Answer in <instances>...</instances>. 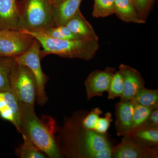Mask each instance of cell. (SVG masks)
I'll list each match as a JSON object with an SVG mask.
<instances>
[{
	"instance_id": "6da1fadb",
	"label": "cell",
	"mask_w": 158,
	"mask_h": 158,
	"mask_svg": "<svg viewBox=\"0 0 158 158\" xmlns=\"http://www.w3.org/2000/svg\"><path fill=\"white\" fill-rule=\"evenodd\" d=\"M86 111L67 119L60 131L59 145L62 156L73 158H112L113 146L107 134L83 127Z\"/></svg>"
},
{
	"instance_id": "7a4b0ae2",
	"label": "cell",
	"mask_w": 158,
	"mask_h": 158,
	"mask_svg": "<svg viewBox=\"0 0 158 158\" xmlns=\"http://www.w3.org/2000/svg\"><path fill=\"white\" fill-rule=\"evenodd\" d=\"M21 31L39 41L43 48L41 58L53 54L68 59L89 60L94 58L99 48L98 39H58L49 37L41 32Z\"/></svg>"
},
{
	"instance_id": "3957f363",
	"label": "cell",
	"mask_w": 158,
	"mask_h": 158,
	"mask_svg": "<svg viewBox=\"0 0 158 158\" xmlns=\"http://www.w3.org/2000/svg\"><path fill=\"white\" fill-rule=\"evenodd\" d=\"M20 106L21 113L20 133L28 138L47 156L62 157L59 144L52 132L35 114L34 107Z\"/></svg>"
},
{
	"instance_id": "277c9868",
	"label": "cell",
	"mask_w": 158,
	"mask_h": 158,
	"mask_svg": "<svg viewBox=\"0 0 158 158\" xmlns=\"http://www.w3.org/2000/svg\"><path fill=\"white\" fill-rule=\"evenodd\" d=\"M19 7L21 31L40 32L54 27L49 0H21Z\"/></svg>"
},
{
	"instance_id": "5b68a950",
	"label": "cell",
	"mask_w": 158,
	"mask_h": 158,
	"mask_svg": "<svg viewBox=\"0 0 158 158\" xmlns=\"http://www.w3.org/2000/svg\"><path fill=\"white\" fill-rule=\"evenodd\" d=\"M11 88L20 106L34 107L37 100V83L34 75L27 66L16 62L11 74Z\"/></svg>"
},
{
	"instance_id": "8992f818",
	"label": "cell",
	"mask_w": 158,
	"mask_h": 158,
	"mask_svg": "<svg viewBox=\"0 0 158 158\" xmlns=\"http://www.w3.org/2000/svg\"><path fill=\"white\" fill-rule=\"evenodd\" d=\"M41 45L35 39L31 47L22 55L14 58L18 64L27 66L34 75L37 85V102L43 106L47 101L45 86L47 81V76L43 71L41 68Z\"/></svg>"
},
{
	"instance_id": "52a82bcc",
	"label": "cell",
	"mask_w": 158,
	"mask_h": 158,
	"mask_svg": "<svg viewBox=\"0 0 158 158\" xmlns=\"http://www.w3.org/2000/svg\"><path fill=\"white\" fill-rule=\"evenodd\" d=\"M35 39L21 31L0 30V57L14 58L22 55Z\"/></svg>"
},
{
	"instance_id": "ba28073f",
	"label": "cell",
	"mask_w": 158,
	"mask_h": 158,
	"mask_svg": "<svg viewBox=\"0 0 158 158\" xmlns=\"http://www.w3.org/2000/svg\"><path fill=\"white\" fill-rule=\"evenodd\" d=\"M121 142L114 146L112 158H157L158 148H148L136 143L128 135L123 136Z\"/></svg>"
},
{
	"instance_id": "9c48e42d",
	"label": "cell",
	"mask_w": 158,
	"mask_h": 158,
	"mask_svg": "<svg viewBox=\"0 0 158 158\" xmlns=\"http://www.w3.org/2000/svg\"><path fill=\"white\" fill-rule=\"evenodd\" d=\"M115 71V68L107 67L104 70L93 71L88 75L85 83L88 101L94 97L103 96L107 91Z\"/></svg>"
},
{
	"instance_id": "30bf717a",
	"label": "cell",
	"mask_w": 158,
	"mask_h": 158,
	"mask_svg": "<svg viewBox=\"0 0 158 158\" xmlns=\"http://www.w3.org/2000/svg\"><path fill=\"white\" fill-rule=\"evenodd\" d=\"M118 71L122 76L124 83V90L120 101L131 100L144 87V79L139 71L129 65L120 64Z\"/></svg>"
},
{
	"instance_id": "8fae6325",
	"label": "cell",
	"mask_w": 158,
	"mask_h": 158,
	"mask_svg": "<svg viewBox=\"0 0 158 158\" xmlns=\"http://www.w3.org/2000/svg\"><path fill=\"white\" fill-rule=\"evenodd\" d=\"M135 104L134 101L131 100L119 101L115 105V124L117 136H124L131 131Z\"/></svg>"
},
{
	"instance_id": "7c38bea8",
	"label": "cell",
	"mask_w": 158,
	"mask_h": 158,
	"mask_svg": "<svg viewBox=\"0 0 158 158\" xmlns=\"http://www.w3.org/2000/svg\"><path fill=\"white\" fill-rule=\"evenodd\" d=\"M21 31L18 0H0V30Z\"/></svg>"
},
{
	"instance_id": "4fadbf2b",
	"label": "cell",
	"mask_w": 158,
	"mask_h": 158,
	"mask_svg": "<svg viewBox=\"0 0 158 158\" xmlns=\"http://www.w3.org/2000/svg\"><path fill=\"white\" fill-rule=\"evenodd\" d=\"M82 0H58L52 4L54 27L64 26L77 13Z\"/></svg>"
},
{
	"instance_id": "5bb4252c",
	"label": "cell",
	"mask_w": 158,
	"mask_h": 158,
	"mask_svg": "<svg viewBox=\"0 0 158 158\" xmlns=\"http://www.w3.org/2000/svg\"><path fill=\"white\" fill-rule=\"evenodd\" d=\"M65 26L69 30L82 39H98L93 27L79 10Z\"/></svg>"
},
{
	"instance_id": "9a60e30c",
	"label": "cell",
	"mask_w": 158,
	"mask_h": 158,
	"mask_svg": "<svg viewBox=\"0 0 158 158\" xmlns=\"http://www.w3.org/2000/svg\"><path fill=\"white\" fill-rule=\"evenodd\" d=\"M120 20L126 23L144 24L136 10L133 0H115V13Z\"/></svg>"
},
{
	"instance_id": "2e32d148",
	"label": "cell",
	"mask_w": 158,
	"mask_h": 158,
	"mask_svg": "<svg viewBox=\"0 0 158 158\" xmlns=\"http://www.w3.org/2000/svg\"><path fill=\"white\" fill-rule=\"evenodd\" d=\"M127 135L136 143L150 148H158V128H139Z\"/></svg>"
},
{
	"instance_id": "e0dca14e",
	"label": "cell",
	"mask_w": 158,
	"mask_h": 158,
	"mask_svg": "<svg viewBox=\"0 0 158 158\" xmlns=\"http://www.w3.org/2000/svg\"><path fill=\"white\" fill-rule=\"evenodd\" d=\"M15 63L14 58L0 57V92L11 91V76Z\"/></svg>"
},
{
	"instance_id": "ac0fdd59",
	"label": "cell",
	"mask_w": 158,
	"mask_h": 158,
	"mask_svg": "<svg viewBox=\"0 0 158 158\" xmlns=\"http://www.w3.org/2000/svg\"><path fill=\"white\" fill-rule=\"evenodd\" d=\"M134 102L152 109L158 108V89H149L143 87L132 98Z\"/></svg>"
},
{
	"instance_id": "d6986e66",
	"label": "cell",
	"mask_w": 158,
	"mask_h": 158,
	"mask_svg": "<svg viewBox=\"0 0 158 158\" xmlns=\"http://www.w3.org/2000/svg\"><path fill=\"white\" fill-rule=\"evenodd\" d=\"M23 143L15 151L18 156L21 158L47 157L45 154L41 152L28 138L24 135H23Z\"/></svg>"
},
{
	"instance_id": "ffe728a7",
	"label": "cell",
	"mask_w": 158,
	"mask_h": 158,
	"mask_svg": "<svg viewBox=\"0 0 158 158\" xmlns=\"http://www.w3.org/2000/svg\"><path fill=\"white\" fill-rule=\"evenodd\" d=\"M115 13V0H94L92 16L104 18Z\"/></svg>"
},
{
	"instance_id": "44dd1931",
	"label": "cell",
	"mask_w": 158,
	"mask_h": 158,
	"mask_svg": "<svg viewBox=\"0 0 158 158\" xmlns=\"http://www.w3.org/2000/svg\"><path fill=\"white\" fill-rule=\"evenodd\" d=\"M40 32L49 37L55 39L68 40L84 39L73 34L65 25L52 27Z\"/></svg>"
},
{
	"instance_id": "7402d4cb",
	"label": "cell",
	"mask_w": 158,
	"mask_h": 158,
	"mask_svg": "<svg viewBox=\"0 0 158 158\" xmlns=\"http://www.w3.org/2000/svg\"><path fill=\"white\" fill-rule=\"evenodd\" d=\"M124 90L123 78L119 71H115L110 81L107 91L108 98L114 99L121 97Z\"/></svg>"
},
{
	"instance_id": "603a6c76",
	"label": "cell",
	"mask_w": 158,
	"mask_h": 158,
	"mask_svg": "<svg viewBox=\"0 0 158 158\" xmlns=\"http://www.w3.org/2000/svg\"><path fill=\"white\" fill-rule=\"evenodd\" d=\"M135 104L131 129L130 132L141 127L147 120L152 110H154L143 106L136 103Z\"/></svg>"
},
{
	"instance_id": "cb8c5ba5",
	"label": "cell",
	"mask_w": 158,
	"mask_h": 158,
	"mask_svg": "<svg viewBox=\"0 0 158 158\" xmlns=\"http://www.w3.org/2000/svg\"><path fill=\"white\" fill-rule=\"evenodd\" d=\"M102 113V111L99 107L93 108L89 113L87 112L82 119L83 127L94 131L95 126Z\"/></svg>"
},
{
	"instance_id": "d4e9b609",
	"label": "cell",
	"mask_w": 158,
	"mask_h": 158,
	"mask_svg": "<svg viewBox=\"0 0 158 158\" xmlns=\"http://www.w3.org/2000/svg\"><path fill=\"white\" fill-rule=\"evenodd\" d=\"M0 116L3 119L10 122L14 125V116L8 104L5 92H0Z\"/></svg>"
},
{
	"instance_id": "484cf974",
	"label": "cell",
	"mask_w": 158,
	"mask_h": 158,
	"mask_svg": "<svg viewBox=\"0 0 158 158\" xmlns=\"http://www.w3.org/2000/svg\"><path fill=\"white\" fill-rule=\"evenodd\" d=\"M154 0H134L136 10L141 19L146 21Z\"/></svg>"
},
{
	"instance_id": "4316f807",
	"label": "cell",
	"mask_w": 158,
	"mask_h": 158,
	"mask_svg": "<svg viewBox=\"0 0 158 158\" xmlns=\"http://www.w3.org/2000/svg\"><path fill=\"white\" fill-rule=\"evenodd\" d=\"M113 121L112 114L110 112L106 113L104 117H100L94 131L100 134H107L108 130Z\"/></svg>"
},
{
	"instance_id": "83f0119b",
	"label": "cell",
	"mask_w": 158,
	"mask_h": 158,
	"mask_svg": "<svg viewBox=\"0 0 158 158\" xmlns=\"http://www.w3.org/2000/svg\"><path fill=\"white\" fill-rule=\"evenodd\" d=\"M141 127L150 128H158V108L152 110L147 120L139 128Z\"/></svg>"
},
{
	"instance_id": "f1b7e54d",
	"label": "cell",
	"mask_w": 158,
	"mask_h": 158,
	"mask_svg": "<svg viewBox=\"0 0 158 158\" xmlns=\"http://www.w3.org/2000/svg\"><path fill=\"white\" fill-rule=\"evenodd\" d=\"M50 2H51L52 4L53 3L55 2H56V1H58V0H49Z\"/></svg>"
},
{
	"instance_id": "f546056e",
	"label": "cell",
	"mask_w": 158,
	"mask_h": 158,
	"mask_svg": "<svg viewBox=\"0 0 158 158\" xmlns=\"http://www.w3.org/2000/svg\"><path fill=\"white\" fill-rule=\"evenodd\" d=\"M133 1H134V0H133Z\"/></svg>"
}]
</instances>
